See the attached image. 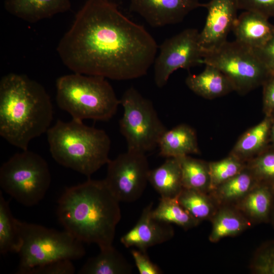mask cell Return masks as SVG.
I'll return each mask as SVG.
<instances>
[{
  "label": "cell",
  "mask_w": 274,
  "mask_h": 274,
  "mask_svg": "<svg viewBox=\"0 0 274 274\" xmlns=\"http://www.w3.org/2000/svg\"><path fill=\"white\" fill-rule=\"evenodd\" d=\"M158 46L142 25L109 0H87L56 50L73 73L125 81L146 75Z\"/></svg>",
  "instance_id": "1"
},
{
  "label": "cell",
  "mask_w": 274,
  "mask_h": 274,
  "mask_svg": "<svg viewBox=\"0 0 274 274\" xmlns=\"http://www.w3.org/2000/svg\"><path fill=\"white\" fill-rule=\"evenodd\" d=\"M57 215L65 230L100 249L113 246L121 219L119 201L104 180L90 178L65 189L58 200Z\"/></svg>",
  "instance_id": "2"
},
{
  "label": "cell",
  "mask_w": 274,
  "mask_h": 274,
  "mask_svg": "<svg viewBox=\"0 0 274 274\" xmlns=\"http://www.w3.org/2000/svg\"><path fill=\"white\" fill-rule=\"evenodd\" d=\"M50 97L27 75L10 73L0 80V135L12 145L28 149L30 142L47 132L53 119Z\"/></svg>",
  "instance_id": "3"
},
{
  "label": "cell",
  "mask_w": 274,
  "mask_h": 274,
  "mask_svg": "<svg viewBox=\"0 0 274 274\" xmlns=\"http://www.w3.org/2000/svg\"><path fill=\"white\" fill-rule=\"evenodd\" d=\"M46 133L53 159L88 178L110 160L111 140L107 132L81 120H58Z\"/></svg>",
  "instance_id": "4"
},
{
  "label": "cell",
  "mask_w": 274,
  "mask_h": 274,
  "mask_svg": "<svg viewBox=\"0 0 274 274\" xmlns=\"http://www.w3.org/2000/svg\"><path fill=\"white\" fill-rule=\"evenodd\" d=\"M56 102L73 119L107 121L116 113L120 100L107 79L73 73L56 81Z\"/></svg>",
  "instance_id": "5"
},
{
  "label": "cell",
  "mask_w": 274,
  "mask_h": 274,
  "mask_svg": "<svg viewBox=\"0 0 274 274\" xmlns=\"http://www.w3.org/2000/svg\"><path fill=\"white\" fill-rule=\"evenodd\" d=\"M18 225L22 245L17 273L28 274L36 267L59 260L79 259L85 254L83 242L66 230L59 231L18 220Z\"/></svg>",
  "instance_id": "6"
},
{
  "label": "cell",
  "mask_w": 274,
  "mask_h": 274,
  "mask_svg": "<svg viewBox=\"0 0 274 274\" xmlns=\"http://www.w3.org/2000/svg\"><path fill=\"white\" fill-rule=\"evenodd\" d=\"M51 177L46 160L27 150L13 155L0 168V185L22 204L30 207L45 195Z\"/></svg>",
  "instance_id": "7"
},
{
  "label": "cell",
  "mask_w": 274,
  "mask_h": 274,
  "mask_svg": "<svg viewBox=\"0 0 274 274\" xmlns=\"http://www.w3.org/2000/svg\"><path fill=\"white\" fill-rule=\"evenodd\" d=\"M120 104L123 109L119 129L124 137L127 150L145 154L158 146L167 130L151 100L134 87L123 93Z\"/></svg>",
  "instance_id": "8"
},
{
  "label": "cell",
  "mask_w": 274,
  "mask_h": 274,
  "mask_svg": "<svg viewBox=\"0 0 274 274\" xmlns=\"http://www.w3.org/2000/svg\"><path fill=\"white\" fill-rule=\"evenodd\" d=\"M202 63L218 68L234 90L242 94L263 84L272 73L253 49L236 41H227L218 49L203 53Z\"/></svg>",
  "instance_id": "9"
},
{
  "label": "cell",
  "mask_w": 274,
  "mask_h": 274,
  "mask_svg": "<svg viewBox=\"0 0 274 274\" xmlns=\"http://www.w3.org/2000/svg\"><path fill=\"white\" fill-rule=\"evenodd\" d=\"M199 33L195 28H187L161 44L154 62V81L158 88L163 87L176 70H189L203 63V52Z\"/></svg>",
  "instance_id": "10"
},
{
  "label": "cell",
  "mask_w": 274,
  "mask_h": 274,
  "mask_svg": "<svg viewBox=\"0 0 274 274\" xmlns=\"http://www.w3.org/2000/svg\"><path fill=\"white\" fill-rule=\"evenodd\" d=\"M104 181L119 201L133 202L143 193L150 171L145 154L127 150L107 163Z\"/></svg>",
  "instance_id": "11"
},
{
  "label": "cell",
  "mask_w": 274,
  "mask_h": 274,
  "mask_svg": "<svg viewBox=\"0 0 274 274\" xmlns=\"http://www.w3.org/2000/svg\"><path fill=\"white\" fill-rule=\"evenodd\" d=\"M208 11L204 27L199 33L203 53L214 51L224 44L237 20L236 0H211L204 4Z\"/></svg>",
  "instance_id": "12"
},
{
  "label": "cell",
  "mask_w": 274,
  "mask_h": 274,
  "mask_svg": "<svg viewBox=\"0 0 274 274\" xmlns=\"http://www.w3.org/2000/svg\"><path fill=\"white\" fill-rule=\"evenodd\" d=\"M203 5L198 0H130L129 8L152 27H158L179 23Z\"/></svg>",
  "instance_id": "13"
},
{
  "label": "cell",
  "mask_w": 274,
  "mask_h": 274,
  "mask_svg": "<svg viewBox=\"0 0 274 274\" xmlns=\"http://www.w3.org/2000/svg\"><path fill=\"white\" fill-rule=\"evenodd\" d=\"M153 203L143 210L136 224L121 238L126 248L135 247L146 251L151 247L170 239L174 230L169 224L159 221L152 216Z\"/></svg>",
  "instance_id": "14"
},
{
  "label": "cell",
  "mask_w": 274,
  "mask_h": 274,
  "mask_svg": "<svg viewBox=\"0 0 274 274\" xmlns=\"http://www.w3.org/2000/svg\"><path fill=\"white\" fill-rule=\"evenodd\" d=\"M268 19L259 13L245 11L232 29L235 41L252 49L261 47L274 34V25Z\"/></svg>",
  "instance_id": "15"
},
{
  "label": "cell",
  "mask_w": 274,
  "mask_h": 274,
  "mask_svg": "<svg viewBox=\"0 0 274 274\" xmlns=\"http://www.w3.org/2000/svg\"><path fill=\"white\" fill-rule=\"evenodd\" d=\"M9 14L29 23H37L71 9L70 0H5Z\"/></svg>",
  "instance_id": "16"
},
{
  "label": "cell",
  "mask_w": 274,
  "mask_h": 274,
  "mask_svg": "<svg viewBox=\"0 0 274 274\" xmlns=\"http://www.w3.org/2000/svg\"><path fill=\"white\" fill-rule=\"evenodd\" d=\"M185 83L194 93L207 99L220 97L234 90L229 79L218 68L209 64H206L201 73L189 75Z\"/></svg>",
  "instance_id": "17"
},
{
  "label": "cell",
  "mask_w": 274,
  "mask_h": 274,
  "mask_svg": "<svg viewBox=\"0 0 274 274\" xmlns=\"http://www.w3.org/2000/svg\"><path fill=\"white\" fill-rule=\"evenodd\" d=\"M158 147L159 155L167 158H178L199 153L195 132L186 124L167 129L161 136Z\"/></svg>",
  "instance_id": "18"
},
{
  "label": "cell",
  "mask_w": 274,
  "mask_h": 274,
  "mask_svg": "<svg viewBox=\"0 0 274 274\" xmlns=\"http://www.w3.org/2000/svg\"><path fill=\"white\" fill-rule=\"evenodd\" d=\"M148 182L161 197H177L184 188L179 159L167 158L161 165L150 169Z\"/></svg>",
  "instance_id": "19"
},
{
  "label": "cell",
  "mask_w": 274,
  "mask_h": 274,
  "mask_svg": "<svg viewBox=\"0 0 274 274\" xmlns=\"http://www.w3.org/2000/svg\"><path fill=\"white\" fill-rule=\"evenodd\" d=\"M100 250L97 256L87 260L78 273L128 274L131 272V266L113 246Z\"/></svg>",
  "instance_id": "20"
},
{
  "label": "cell",
  "mask_w": 274,
  "mask_h": 274,
  "mask_svg": "<svg viewBox=\"0 0 274 274\" xmlns=\"http://www.w3.org/2000/svg\"><path fill=\"white\" fill-rule=\"evenodd\" d=\"M22 240L18 220L12 214L8 201L0 192V252L19 253Z\"/></svg>",
  "instance_id": "21"
},
{
  "label": "cell",
  "mask_w": 274,
  "mask_h": 274,
  "mask_svg": "<svg viewBox=\"0 0 274 274\" xmlns=\"http://www.w3.org/2000/svg\"><path fill=\"white\" fill-rule=\"evenodd\" d=\"M178 159L180 164L184 188L202 192L210 189V176L208 164L188 156Z\"/></svg>",
  "instance_id": "22"
},
{
  "label": "cell",
  "mask_w": 274,
  "mask_h": 274,
  "mask_svg": "<svg viewBox=\"0 0 274 274\" xmlns=\"http://www.w3.org/2000/svg\"><path fill=\"white\" fill-rule=\"evenodd\" d=\"M152 216L159 221L185 229L193 227L199 223L181 205L177 197H161L158 206L153 209Z\"/></svg>",
  "instance_id": "23"
},
{
  "label": "cell",
  "mask_w": 274,
  "mask_h": 274,
  "mask_svg": "<svg viewBox=\"0 0 274 274\" xmlns=\"http://www.w3.org/2000/svg\"><path fill=\"white\" fill-rule=\"evenodd\" d=\"M247 225L246 220L237 213L228 209H222L213 219L209 239L216 242L225 237L237 234Z\"/></svg>",
  "instance_id": "24"
},
{
  "label": "cell",
  "mask_w": 274,
  "mask_h": 274,
  "mask_svg": "<svg viewBox=\"0 0 274 274\" xmlns=\"http://www.w3.org/2000/svg\"><path fill=\"white\" fill-rule=\"evenodd\" d=\"M270 128L268 118L250 129L239 139L233 149L238 158L246 157L259 151L264 145Z\"/></svg>",
  "instance_id": "25"
},
{
  "label": "cell",
  "mask_w": 274,
  "mask_h": 274,
  "mask_svg": "<svg viewBox=\"0 0 274 274\" xmlns=\"http://www.w3.org/2000/svg\"><path fill=\"white\" fill-rule=\"evenodd\" d=\"M241 207L252 218L264 220L270 211L273 195L271 190L266 185L254 187L243 197Z\"/></svg>",
  "instance_id": "26"
},
{
  "label": "cell",
  "mask_w": 274,
  "mask_h": 274,
  "mask_svg": "<svg viewBox=\"0 0 274 274\" xmlns=\"http://www.w3.org/2000/svg\"><path fill=\"white\" fill-rule=\"evenodd\" d=\"M254 177L252 172L243 169L215 189L217 196L224 201L243 198L254 187Z\"/></svg>",
  "instance_id": "27"
},
{
  "label": "cell",
  "mask_w": 274,
  "mask_h": 274,
  "mask_svg": "<svg viewBox=\"0 0 274 274\" xmlns=\"http://www.w3.org/2000/svg\"><path fill=\"white\" fill-rule=\"evenodd\" d=\"M177 198L181 205L199 221L208 219L213 213V204L204 192L183 188Z\"/></svg>",
  "instance_id": "28"
},
{
  "label": "cell",
  "mask_w": 274,
  "mask_h": 274,
  "mask_svg": "<svg viewBox=\"0 0 274 274\" xmlns=\"http://www.w3.org/2000/svg\"><path fill=\"white\" fill-rule=\"evenodd\" d=\"M210 186L209 189H215L221 184L233 177L243 170L239 158L232 155L221 160L208 164Z\"/></svg>",
  "instance_id": "29"
},
{
  "label": "cell",
  "mask_w": 274,
  "mask_h": 274,
  "mask_svg": "<svg viewBox=\"0 0 274 274\" xmlns=\"http://www.w3.org/2000/svg\"><path fill=\"white\" fill-rule=\"evenodd\" d=\"M252 172L256 178L274 182V152L257 158L252 164Z\"/></svg>",
  "instance_id": "30"
},
{
  "label": "cell",
  "mask_w": 274,
  "mask_h": 274,
  "mask_svg": "<svg viewBox=\"0 0 274 274\" xmlns=\"http://www.w3.org/2000/svg\"><path fill=\"white\" fill-rule=\"evenodd\" d=\"M69 259L55 261L31 269L28 274H73L75 268Z\"/></svg>",
  "instance_id": "31"
},
{
  "label": "cell",
  "mask_w": 274,
  "mask_h": 274,
  "mask_svg": "<svg viewBox=\"0 0 274 274\" xmlns=\"http://www.w3.org/2000/svg\"><path fill=\"white\" fill-rule=\"evenodd\" d=\"M238 9L259 13L274 17V0H236Z\"/></svg>",
  "instance_id": "32"
},
{
  "label": "cell",
  "mask_w": 274,
  "mask_h": 274,
  "mask_svg": "<svg viewBox=\"0 0 274 274\" xmlns=\"http://www.w3.org/2000/svg\"><path fill=\"white\" fill-rule=\"evenodd\" d=\"M131 253L140 274H160L161 269L152 262L146 254V251L139 249L131 250Z\"/></svg>",
  "instance_id": "33"
},
{
  "label": "cell",
  "mask_w": 274,
  "mask_h": 274,
  "mask_svg": "<svg viewBox=\"0 0 274 274\" xmlns=\"http://www.w3.org/2000/svg\"><path fill=\"white\" fill-rule=\"evenodd\" d=\"M254 267L260 273L274 274V246L260 253L255 260Z\"/></svg>",
  "instance_id": "34"
},
{
  "label": "cell",
  "mask_w": 274,
  "mask_h": 274,
  "mask_svg": "<svg viewBox=\"0 0 274 274\" xmlns=\"http://www.w3.org/2000/svg\"><path fill=\"white\" fill-rule=\"evenodd\" d=\"M253 50L266 67L274 73V34L263 46Z\"/></svg>",
  "instance_id": "35"
},
{
  "label": "cell",
  "mask_w": 274,
  "mask_h": 274,
  "mask_svg": "<svg viewBox=\"0 0 274 274\" xmlns=\"http://www.w3.org/2000/svg\"><path fill=\"white\" fill-rule=\"evenodd\" d=\"M263 84L264 108L270 113L274 111V73L271 74Z\"/></svg>",
  "instance_id": "36"
},
{
  "label": "cell",
  "mask_w": 274,
  "mask_h": 274,
  "mask_svg": "<svg viewBox=\"0 0 274 274\" xmlns=\"http://www.w3.org/2000/svg\"><path fill=\"white\" fill-rule=\"evenodd\" d=\"M271 138L272 139L273 142H274V122L273 123L272 127H271Z\"/></svg>",
  "instance_id": "37"
}]
</instances>
